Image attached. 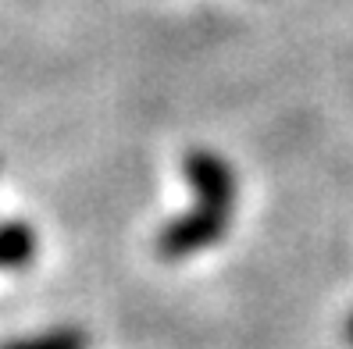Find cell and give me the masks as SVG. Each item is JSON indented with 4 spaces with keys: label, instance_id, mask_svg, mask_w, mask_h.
Returning a JSON list of instances; mask_svg holds the SVG:
<instances>
[{
    "label": "cell",
    "instance_id": "obj_5",
    "mask_svg": "<svg viewBox=\"0 0 353 349\" xmlns=\"http://www.w3.org/2000/svg\"><path fill=\"white\" fill-rule=\"evenodd\" d=\"M346 339H350V342H353V314H350V317H346Z\"/></svg>",
    "mask_w": 353,
    "mask_h": 349
},
{
    "label": "cell",
    "instance_id": "obj_3",
    "mask_svg": "<svg viewBox=\"0 0 353 349\" xmlns=\"http://www.w3.org/2000/svg\"><path fill=\"white\" fill-rule=\"evenodd\" d=\"M36 260V229L26 221H4L0 224V268L22 271Z\"/></svg>",
    "mask_w": 353,
    "mask_h": 349
},
{
    "label": "cell",
    "instance_id": "obj_1",
    "mask_svg": "<svg viewBox=\"0 0 353 349\" xmlns=\"http://www.w3.org/2000/svg\"><path fill=\"white\" fill-rule=\"evenodd\" d=\"M232 224V211L211 207V203H196L193 211H185L182 218L168 221L154 239V250L161 260H185L193 253H203L228 232Z\"/></svg>",
    "mask_w": 353,
    "mask_h": 349
},
{
    "label": "cell",
    "instance_id": "obj_2",
    "mask_svg": "<svg viewBox=\"0 0 353 349\" xmlns=\"http://www.w3.org/2000/svg\"><path fill=\"white\" fill-rule=\"evenodd\" d=\"M182 171L196 193V203L236 211V171L225 157H218L214 150H190L182 157Z\"/></svg>",
    "mask_w": 353,
    "mask_h": 349
},
{
    "label": "cell",
    "instance_id": "obj_4",
    "mask_svg": "<svg viewBox=\"0 0 353 349\" xmlns=\"http://www.w3.org/2000/svg\"><path fill=\"white\" fill-rule=\"evenodd\" d=\"M0 349H90V335L75 324H61V328H50V332H39L29 339L4 342Z\"/></svg>",
    "mask_w": 353,
    "mask_h": 349
}]
</instances>
